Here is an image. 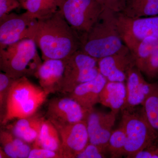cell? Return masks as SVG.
<instances>
[{
  "mask_svg": "<svg viewBox=\"0 0 158 158\" xmlns=\"http://www.w3.org/2000/svg\"><path fill=\"white\" fill-rule=\"evenodd\" d=\"M31 39L41 52L43 60H65L80 50L81 37L60 10L37 20Z\"/></svg>",
  "mask_w": 158,
  "mask_h": 158,
  "instance_id": "6da1fadb",
  "label": "cell"
},
{
  "mask_svg": "<svg viewBox=\"0 0 158 158\" xmlns=\"http://www.w3.org/2000/svg\"><path fill=\"white\" fill-rule=\"evenodd\" d=\"M116 14L105 8L90 31L81 36L80 50L99 59L116 54L127 48L118 31Z\"/></svg>",
  "mask_w": 158,
  "mask_h": 158,
  "instance_id": "7a4b0ae2",
  "label": "cell"
},
{
  "mask_svg": "<svg viewBox=\"0 0 158 158\" xmlns=\"http://www.w3.org/2000/svg\"><path fill=\"white\" fill-rule=\"evenodd\" d=\"M48 95L27 77L14 80L9 91L6 113L1 120V124L6 125L13 119L27 118L36 114Z\"/></svg>",
  "mask_w": 158,
  "mask_h": 158,
  "instance_id": "3957f363",
  "label": "cell"
},
{
  "mask_svg": "<svg viewBox=\"0 0 158 158\" xmlns=\"http://www.w3.org/2000/svg\"><path fill=\"white\" fill-rule=\"evenodd\" d=\"M33 40L25 38L0 48V68L11 78L35 76L42 63Z\"/></svg>",
  "mask_w": 158,
  "mask_h": 158,
  "instance_id": "277c9868",
  "label": "cell"
},
{
  "mask_svg": "<svg viewBox=\"0 0 158 158\" xmlns=\"http://www.w3.org/2000/svg\"><path fill=\"white\" fill-rule=\"evenodd\" d=\"M120 125L126 134L125 156L132 158L136 153L158 140V133L149 123L142 106L121 110Z\"/></svg>",
  "mask_w": 158,
  "mask_h": 158,
  "instance_id": "5b68a950",
  "label": "cell"
},
{
  "mask_svg": "<svg viewBox=\"0 0 158 158\" xmlns=\"http://www.w3.org/2000/svg\"><path fill=\"white\" fill-rule=\"evenodd\" d=\"M104 9L98 0H63L59 10L81 37L90 31Z\"/></svg>",
  "mask_w": 158,
  "mask_h": 158,
  "instance_id": "8992f818",
  "label": "cell"
},
{
  "mask_svg": "<svg viewBox=\"0 0 158 158\" xmlns=\"http://www.w3.org/2000/svg\"><path fill=\"white\" fill-rule=\"evenodd\" d=\"M65 70L61 92L69 94L77 86L95 78L99 73L98 59L81 50L64 60Z\"/></svg>",
  "mask_w": 158,
  "mask_h": 158,
  "instance_id": "52a82bcc",
  "label": "cell"
},
{
  "mask_svg": "<svg viewBox=\"0 0 158 158\" xmlns=\"http://www.w3.org/2000/svg\"><path fill=\"white\" fill-rule=\"evenodd\" d=\"M119 34L127 46L146 37L158 39V15L131 18L119 12L116 14Z\"/></svg>",
  "mask_w": 158,
  "mask_h": 158,
  "instance_id": "ba28073f",
  "label": "cell"
},
{
  "mask_svg": "<svg viewBox=\"0 0 158 158\" xmlns=\"http://www.w3.org/2000/svg\"><path fill=\"white\" fill-rule=\"evenodd\" d=\"M37 20L27 11L21 14L11 12L0 18V48L31 39Z\"/></svg>",
  "mask_w": 158,
  "mask_h": 158,
  "instance_id": "9c48e42d",
  "label": "cell"
},
{
  "mask_svg": "<svg viewBox=\"0 0 158 158\" xmlns=\"http://www.w3.org/2000/svg\"><path fill=\"white\" fill-rule=\"evenodd\" d=\"M89 111L70 98H56L49 102L48 119L55 126H65L86 120Z\"/></svg>",
  "mask_w": 158,
  "mask_h": 158,
  "instance_id": "30bf717a",
  "label": "cell"
},
{
  "mask_svg": "<svg viewBox=\"0 0 158 158\" xmlns=\"http://www.w3.org/2000/svg\"><path fill=\"white\" fill-rule=\"evenodd\" d=\"M55 127L61 138L62 144L60 153L62 158H76L89 143L86 120Z\"/></svg>",
  "mask_w": 158,
  "mask_h": 158,
  "instance_id": "8fae6325",
  "label": "cell"
},
{
  "mask_svg": "<svg viewBox=\"0 0 158 158\" xmlns=\"http://www.w3.org/2000/svg\"><path fill=\"white\" fill-rule=\"evenodd\" d=\"M99 73L108 81L125 82L129 72L136 66L128 48L116 54L98 59Z\"/></svg>",
  "mask_w": 158,
  "mask_h": 158,
  "instance_id": "7c38bea8",
  "label": "cell"
},
{
  "mask_svg": "<svg viewBox=\"0 0 158 158\" xmlns=\"http://www.w3.org/2000/svg\"><path fill=\"white\" fill-rule=\"evenodd\" d=\"M116 115L113 111L106 113L94 109L89 112L86 121L90 143L107 148Z\"/></svg>",
  "mask_w": 158,
  "mask_h": 158,
  "instance_id": "4fadbf2b",
  "label": "cell"
},
{
  "mask_svg": "<svg viewBox=\"0 0 158 158\" xmlns=\"http://www.w3.org/2000/svg\"><path fill=\"white\" fill-rule=\"evenodd\" d=\"M65 70L64 60L50 59L44 60L35 76L40 87L48 94L61 92Z\"/></svg>",
  "mask_w": 158,
  "mask_h": 158,
  "instance_id": "5bb4252c",
  "label": "cell"
},
{
  "mask_svg": "<svg viewBox=\"0 0 158 158\" xmlns=\"http://www.w3.org/2000/svg\"><path fill=\"white\" fill-rule=\"evenodd\" d=\"M142 73L136 66L129 72L126 81V101L121 110L142 106L149 94L152 83L146 81Z\"/></svg>",
  "mask_w": 158,
  "mask_h": 158,
  "instance_id": "9a60e30c",
  "label": "cell"
},
{
  "mask_svg": "<svg viewBox=\"0 0 158 158\" xmlns=\"http://www.w3.org/2000/svg\"><path fill=\"white\" fill-rule=\"evenodd\" d=\"M107 81L99 73L95 78L77 86L69 94V97L90 112L96 104L99 103L100 94Z\"/></svg>",
  "mask_w": 158,
  "mask_h": 158,
  "instance_id": "2e32d148",
  "label": "cell"
},
{
  "mask_svg": "<svg viewBox=\"0 0 158 158\" xmlns=\"http://www.w3.org/2000/svg\"><path fill=\"white\" fill-rule=\"evenodd\" d=\"M45 119L40 115L35 114L27 118L17 119L8 129L15 135L27 143H34L39 135Z\"/></svg>",
  "mask_w": 158,
  "mask_h": 158,
  "instance_id": "e0dca14e",
  "label": "cell"
},
{
  "mask_svg": "<svg viewBox=\"0 0 158 158\" xmlns=\"http://www.w3.org/2000/svg\"><path fill=\"white\" fill-rule=\"evenodd\" d=\"M126 97L125 82L107 81L100 94L99 103L117 114L124 106Z\"/></svg>",
  "mask_w": 158,
  "mask_h": 158,
  "instance_id": "ac0fdd59",
  "label": "cell"
},
{
  "mask_svg": "<svg viewBox=\"0 0 158 158\" xmlns=\"http://www.w3.org/2000/svg\"><path fill=\"white\" fill-rule=\"evenodd\" d=\"M1 147L9 158H28L31 146L26 141L15 135L9 130L1 129Z\"/></svg>",
  "mask_w": 158,
  "mask_h": 158,
  "instance_id": "d6986e66",
  "label": "cell"
},
{
  "mask_svg": "<svg viewBox=\"0 0 158 158\" xmlns=\"http://www.w3.org/2000/svg\"><path fill=\"white\" fill-rule=\"evenodd\" d=\"M61 144V138L58 130L51 121L45 119L38 138L33 143V148L48 149L60 154Z\"/></svg>",
  "mask_w": 158,
  "mask_h": 158,
  "instance_id": "ffe728a7",
  "label": "cell"
},
{
  "mask_svg": "<svg viewBox=\"0 0 158 158\" xmlns=\"http://www.w3.org/2000/svg\"><path fill=\"white\" fill-rule=\"evenodd\" d=\"M63 0H25L22 7L36 19L48 17L59 11Z\"/></svg>",
  "mask_w": 158,
  "mask_h": 158,
  "instance_id": "44dd1931",
  "label": "cell"
},
{
  "mask_svg": "<svg viewBox=\"0 0 158 158\" xmlns=\"http://www.w3.org/2000/svg\"><path fill=\"white\" fill-rule=\"evenodd\" d=\"M158 43L157 38L148 37L133 43L127 46L134 57L136 66L141 72Z\"/></svg>",
  "mask_w": 158,
  "mask_h": 158,
  "instance_id": "7402d4cb",
  "label": "cell"
},
{
  "mask_svg": "<svg viewBox=\"0 0 158 158\" xmlns=\"http://www.w3.org/2000/svg\"><path fill=\"white\" fill-rule=\"evenodd\" d=\"M142 106L149 123L158 133V80L152 83L151 90Z\"/></svg>",
  "mask_w": 158,
  "mask_h": 158,
  "instance_id": "603a6c76",
  "label": "cell"
},
{
  "mask_svg": "<svg viewBox=\"0 0 158 158\" xmlns=\"http://www.w3.org/2000/svg\"><path fill=\"white\" fill-rule=\"evenodd\" d=\"M126 134L123 127H119L110 136L107 144L108 154L111 158H121L125 156V148L126 144Z\"/></svg>",
  "mask_w": 158,
  "mask_h": 158,
  "instance_id": "cb8c5ba5",
  "label": "cell"
},
{
  "mask_svg": "<svg viewBox=\"0 0 158 158\" xmlns=\"http://www.w3.org/2000/svg\"><path fill=\"white\" fill-rule=\"evenodd\" d=\"M14 79L3 72L0 73V117L2 120L6 111L7 100Z\"/></svg>",
  "mask_w": 158,
  "mask_h": 158,
  "instance_id": "d4e9b609",
  "label": "cell"
},
{
  "mask_svg": "<svg viewBox=\"0 0 158 158\" xmlns=\"http://www.w3.org/2000/svg\"><path fill=\"white\" fill-rule=\"evenodd\" d=\"M141 72L148 78L158 79V43L145 62Z\"/></svg>",
  "mask_w": 158,
  "mask_h": 158,
  "instance_id": "484cf974",
  "label": "cell"
},
{
  "mask_svg": "<svg viewBox=\"0 0 158 158\" xmlns=\"http://www.w3.org/2000/svg\"><path fill=\"white\" fill-rule=\"evenodd\" d=\"M109 154L107 149L89 142L85 149L77 155L76 158H104Z\"/></svg>",
  "mask_w": 158,
  "mask_h": 158,
  "instance_id": "4316f807",
  "label": "cell"
},
{
  "mask_svg": "<svg viewBox=\"0 0 158 158\" xmlns=\"http://www.w3.org/2000/svg\"><path fill=\"white\" fill-rule=\"evenodd\" d=\"M104 8L116 13H119L125 9L129 0H98Z\"/></svg>",
  "mask_w": 158,
  "mask_h": 158,
  "instance_id": "83f0119b",
  "label": "cell"
},
{
  "mask_svg": "<svg viewBox=\"0 0 158 158\" xmlns=\"http://www.w3.org/2000/svg\"><path fill=\"white\" fill-rule=\"evenodd\" d=\"M28 158H62L59 152L42 148H33Z\"/></svg>",
  "mask_w": 158,
  "mask_h": 158,
  "instance_id": "f1b7e54d",
  "label": "cell"
},
{
  "mask_svg": "<svg viewBox=\"0 0 158 158\" xmlns=\"http://www.w3.org/2000/svg\"><path fill=\"white\" fill-rule=\"evenodd\" d=\"M132 158H158V140L153 144L136 153Z\"/></svg>",
  "mask_w": 158,
  "mask_h": 158,
  "instance_id": "f546056e",
  "label": "cell"
},
{
  "mask_svg": "<svg viewBox=\"0 0 158 158\" xmlns=\"http://www.w3.org/2000/svg\"><path fill=\"white\" fill-rule=\"evenodd\" d=\"M21 7L19 0H0V18Z\"/></svg>",
  "mask_w": 158,
  "mask_h": 158,
  "instance_id": "4dcf8cb0",
  "label": "cell"
},
{
  "mask_svg": "<svg viewBox=\"0 0 158 158\" xmlns=\"http://www.w3.org/2000/svg\"><path fill=\"white\" fill-rule=\"evenodd\" d=\"M156 1H158V0H129L125 9L132 8V7L144 5V4H149L150 3L156 2Z\"/></svg>",
  "mask_w": 158,
  "mask_h": 158,
  "instance_id": "1f68e13d",
  "label": "cell"
},
{
  "mask_svg": "<svg viewBox=\"0 0 158 158\" xmlns=\"http://www.w3.org/2000/svg\"><path fill=\"white\" fill-rule=\"evenodd\" d=\"M9 158L2 147L0 148V158Z\"/></svg>",
  "mask_w": 158,
  "mask_h": 158,
  "instance_id": "d6a6232c",
  "label": "cell"
},
{
  "mask_svg": "<svg viewBox=\"0 0 158 158\" xmlns=\"http://www.w3.org/2000/svg\"><path fill=\"white\" fill-rule=\"evenodd\" d=\"M19 1L22 7V6L23 4V3L25 1V0H19Z\"/></svg>",
  "mask_w": 158,
  "mask_h": 158,
  "instance_id": "836d02e7",
  "label": "cell"
}]
</instances>
